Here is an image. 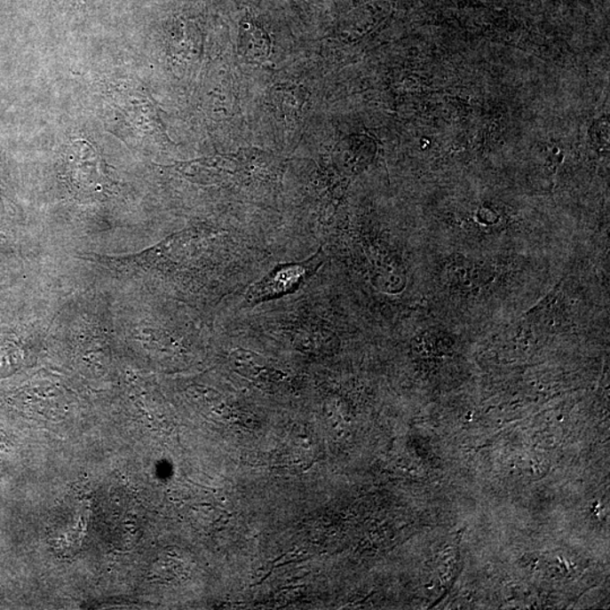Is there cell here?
Returning <instances> with one entry per match:
<instances>
[{
	"mask_svg": "<svg viewBox=\"0 0 610 610\" xmlns=\"http://www.w3.org/2000/svg\"><path fill=\"white\" fill-rule=\"evenodd\" d=\"M325 255L322 250H319L303 263L278 265L249 289L247 301L259 303L294 292L321 267Z\"/></svg>",
	"mask_w": 610,
	"mask_h": 610,
	"instance_id": "cell-1",
	"label": "cell"
},
{
	"mask_svg": "<svg viewBox=\"0 0 610 610\" xmlns=\"http://www.w3.org/2000/svg\"><path fill=\"white\" fill-rule=\"evenodd\" d=\"M119 112L137 135H140V132L148 134L149 131H161V122L154 106L148 99H143V97L128 99L124 105L120 106Z\"/></svg>",
	"mask_w": 610,
	"mask_h": 610,
	"instance_id": "cell-2",
	"label": "cell"
}]
</instances>
